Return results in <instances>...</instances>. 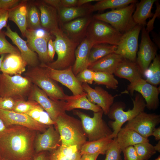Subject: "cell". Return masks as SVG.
Returning <instances> with one entry per match:
<instances>
[{
  "label": "cell",
  "mask_w": 160,
  "mask_h": 160,
  "mask_svg": "<svg viewBox=\"0 0 160 160\" xmlns=\"http://www.w3.org/2000/svg\"><path fill=\"white\" fill-rule=\"evenodd\" d=\"M8 127L0 138V151L4 159L33 160L37 131L22 126Z\"/></svg>",
  "instance_id": "1"
},
{
  "label": "cell",
  "mask_w": 160,
  "mask_h": 160,
  "mask_svg": "<svg viewBox=\"0 0 160 160\" xmlns=\"http://www.w3.org/2000/svg\"><path fill=\"white\" fill-rule=\"evenodd\" d=\"M55 122L54 126L60 135L61 146L68 147L76 145L80 149L87 141V137L79 120L65 112L59 116Z\"/></svg>",
  "instance_id": "2"
},
{
  "label": "cell",
  "mask_w": 160,
  "mask_h": 160,
  "mask_svg": "<svg viewBox=\"0 0 160 160\" xmlns=\"http://www.w3.org/2000/svg\"><path fill=\"white\" fill-rule=\"evenodd\" d=\"M52 34L55 36L53 42L57 57L55 61L46 65L58 70L72 66L75 60V51L79 42L70 38L60 29Z\"/></svg>",
  "instance_id": "3"
},
{
  "label": "cell",
  "mask_w": 160,
  "mask_h": 160,
  "mask_svg": "<svg viewBox=\"0 0 160 160\" xmlns=\"http://www.w3.org/2000/svg\"><path fill=\"white\" fill-rule=\"evenodd\" d=\"M24 74L33 84L43 90L51 99L65 101L67 95L57 82L50 77L44 69L39 65L30 67Z\"/></svg>",
  "instance_id": "4"
},
{
  "label": "cell",
  "mask_w": 160,
  "mask_h": 160,
  "mask_svg": "<svg viewBox=\"0 0 160 160\" xmlns=\"http://www.w3.org/2000/svg\"><path fill=\"white\" fill-rule=\"evenodd\" d=\"M32 85L28 79L21 75L0 73V97H10L16 101L25 100Z\"/></svg>",
  "instance_id": "5"
},
{
  "label": "cell",
  "mask_w": 160,
  "mask_h": 160,
  "mask_svg": "<svg viewBox=\"0 0 160 160\" xmlns=\"http://www.w3.org/2000/svg\"><path fill=\"white\" fill-rule=\"evenodd\" d=\"M133 107L127 111L124 110L123 104L118 103L112 105L108 114L109 118L114 120L111 121L109 125L113 129L111 135L116 137L124 124L132 119L141 112L144 111L146 107L145 100L140 94L136 95L134 99H132Z\"/></svg>",
  "instance_id": "6"
},
{
  "label": "cell",
  "mask_w": 160,
  "mask_h": 160,
  "mask_svg": "<svg viewBox=\"0 0 160 160\" xmlns=\"http://www.w3.org/2000/svg\"><path fill=\"white\" fill-rule=\"evenodd\" d=\"M136 3H132L123 7L95 15L93 18L108 24L123 34L136 25L132 18Z\"/></svg>",
  "instance_id": "7"
},
{
  "label": "cell",
  "mask_w": 160,
  "mask_h": 160,
  "mask_svg": "<svg viewBox=\"0 0 160 160\" xmlns=\"http://www.w3.org/2000/svg\"><path fill=\"white\" fill-rule=\"evenodd\" d=\"M123 34L108 24L93 18L87 29L85 38L93 45L105 44L117 46Z\"/></svg>",
  "instance_id": "8"
},
{
  "label": "cell",
  "mask_w": 160,
  "mask_h": 160,
  "mask_svg": "<svg viewBox=\"0 0 160 160\" xmlns=\"http://www.w3.org/2000/svg\"><path fill=\"white\" fill-rule=\"evenodd\" d=\"M74 114L81 119L82 125L88 141L100 139L111 135L113 133L110 128L103 119V110L94 112L91 117L77 110L73 111Z\"/></svg>",
  "instance_id": "9"
},
{
  "label": "cell",
  "mask_w": 160,
  "mask_h": 160,
  "mask_svg": "<svg viewBox=\"0 0 160 160\" xmlns=\"http://www.w3.org/2000/svg\"><path fill=\"white\" fill-rule=\"evenodd\" d=\"M51 37L50 33L42 28L35 30L27 29L25 35L29 47L37 53L41 63L46 64L52 61L47 50L48 43Z\"/></svg>",
  "instance_id": "10"
},
{
  "label": "cell",
  "mask_w": 160,
  "mask_h": 160,
  "mask_svg": "<svg viewBox=\"0 0 160 160\" xmlns=\"http://www.w3.org/2000/svg\"><path fill=\"white\" fill-rule=\"evenodd\" d=\"M27 99L36 102L55 122L59 116L65 112V101L53 100L43 90L35 84H33Z\"/></svg>",
  "instance_id": "11"
},
{
  "label": "cell",
  "mask_w": 160,
  "mask_h": 160,
  "mask_svg": "<svg viewBox=\"0 0 160 160\" xmlns=\"http://www.w3.org/2000/svg\"><path fill=\"white\" fill-rule=\"evenodd\" d=\"M127 90L131 95H133L135 91L140 93L145 100L146 107L148 109L154 110L159 107L160 87H157L140 78L130 83L128 85Z\"/></svg>",
  "instance_id": "12"
},
{
  "label": "cell",
  "mask_w": 160,
  "mask_h": 160,
  "mask_svg": "<svg viewBox=\"0 0 160 160\" xmlns=\"http://www.w3.org/2000/svg\"><path fill=\"white\" fill-rule=\"evenodd\" d=\"M39 65L44 69L51 79L68 88L73 95H77L84 92L82 84L78 80L73 71L72 66L64 69L58 70L51 68L43 63H41Z\"/></svg>",
  "instance_id": "13"
},
{
  "label": "cell",
  "mask_w": 160,
  "mask_h": 160,
  "mask_svg": "<svg viewBox=\"0 0 160 160\" xmlns=\"http://www.w3.org/2000/svg\"><path fill=\"white\" fill-rule=\"evenodd\" d=\"M142 26L136 25L123 34L114 53L123 58L135 62L138 48V40Z\"/></svg>",
  "instance_id": "14"
},
{
  "label": "cell",
  "mask_w": 160,
  "mask_h": 160,
  "mask_svg": "<svg viewBox=\"0 0 160 160\" xmlns=\"http://www.w3.org/2000/svg\"><path fill=\"white\" fill-rule=\"evenodd\" d=\"M160 122V116L154 113L141 112L127 121L124 127L132 130L146 138L151 136L154 129Z\"/></svg>",
  "instance_id": "15"
},
{
  "label": "cell",
  "mask_w": 160,
  "mask_h": 160,
  "mask_svg": "<svg viewBox=\"0 0 160 160\" xmlns=\"http://www.w3.org/2000/svg\"><path fill=\"white\" fill-rule=\"evenodd\" d=\"M141 40L136 62L142 76L157 55V48L151 39L145 26L141 30Z\"/></svg>",
  "instance_id": "16"
},
{
  "label": "cell",
  "mask_w": 160,
  "mask_h": 160,
  "mask_svg": "<svg viewBox=\"0 0 160 160\" xmlns=\"http://www.w3.org/2000/svg\"><path fill=\"white\" fill-rule=\"evenodd\" d=\"M0 118L7 127L13 125H19L43 132L49 126L37 122L26 114L18 113L12 111L0 109Z\"/></svg>",
  "instance_id": "17"
},
{
  "label": "cell",
  "mask_w": 160,
  "mask_h": 160,
  "mask_svg": "<svg viewBox=\"0 0 160 160\" xmlns=\"http://www.w3.org/2000/svg\"><path fill=\"white\" fill-rule=\"evenodd\" d=\"M82 87L87 94L89 101L97 104L101 108L104 114L108 115L113 103L114 98L118 95L113 96L101 87L97 86L94 89L86 83H82Z\"/></svg>",
  "instance_id": "18"
},
{
  "label": "cell",
  "mask_w": 160,
  "mask_h": 160,
  "mask_svg": "<svg viewBox=\"0 0 160 160\" xmlns=\"http://www.w3.org/2000/svg\"><path fill=\"white\" fill-rule=\"evenodd\" d=\"M53 126H49L44 132L36 135L34 143L36 153L43 151L50 153L61 145L60 135Z\"/></svg>",
  "instance_id": "19"
},
{
  "label": "cell",
  "mask_w": 160,
  "mask_h": 160,
  "mask_svg": "<svg viewBox=\"0 0 160 160\" xmlns=\"http://www.w3.org/2000/svg\"><path fill=\"white\" fill-rule=\"evenodd\" d=\"M6 28V31L4 32L5 34L17 47L21 56L27 65L30 67L39 65V59L38 55L30 48L27 41L23 39L16 32L13 31L9 25Z\"/></svg>",
  "instance_id": "20"
},
{
  "label": "cell",
  "mask_w": 160,
  "mask_h": 160,
  "mask_svg": "<svg viewBox=\"0 0 160 160\" xmlns=\"http://www.w3.org/2000/svg\"><path fill=\"white\" fill-rule=\"evenodd\" d=\"M93 19L90 15L79 17L63 25L65 33L70 38L79 42L85 36L87 28Z\"/></svg>",
  "instance_id": "21"
},
{
  "label": "cell",
  "mask_w": 160,
  "mask_h": 160,
  "mask_svg": "<svg viewBox=\"0 0 160 160\" xmlns=\"http://www.w3.org/2000/svg\"><path fill=\"white\" fill-rule=\"evenodd\" d=\"M37 6L41 28L52 34L59 31L60 29L57 9L44 2L39 3Z\"/></svg>",
  "instance_id": "22"
},
{
  "label": "cell",
  "mask_w": 160,
  "mask_h": 160,
  "mask_svg": "<svg viewBox=\"0 0 160 160\" xmlns=\"http://www.w3.org/2000/svg\"><path fill=\"white\" fill-rule=\"evenodd\" d=\"M27 65L20 54H8L4 56L0 71L10 76L21 75L25 71Z\"/></svg>",
  "instance_id": "23"
},
{
  "label": "cell",
  "mask_w": 160,
  "mask_h": 160,
  "mask_svg": "<svg viewBox=\"0 0 160 160\" xmlns=\"http://www.w3.org/2000/svg\"><path fill=\"white\" fill-rule=\"evenodd\" d=\"M93 46L85 38L76 48L75 60L72 66L73 71L76 76L84 69L88 68L89 56Z\"/></svg>",
  "instance_id": "24"
},
{
  "label": "cell",
  "mask_w": 160,
  "mask_h": 160,
  "mask_svg": "<svg viewBox=\"0 0 160 160\" xmlns=\"http://www.w3.org/2000/svg\"><path fill=\"white\" fill-rule=\"evenodd\" d=\"M114 53L109 54L89 65L88 68L94 72L113 74L119 64L123 59Z\"/></svg>",
  "instance_id": "25"
},
{
  "label": "cell",
  "mask_w": 160,
  "mask_h": 160,
  "mask_svg": "<svg viewBox=\"0 0 160 160\" xmlns=\"http://www.w3.org/2000/svg\"><path fill=\"white\" fill-rule=\"evenodd\" d=\"M65 105V111H71L75 109L80 108L97 112L102 110L98 105L93 103L88 99L87 94L83 93L76 95L67 96Z\"/></svg>",
  "instance_id": "26"
},
{
  "label": "cell",
  "mask_w": 160,
  "mask_h": 160,
  "mask_svg": "<svg viewBox=\"0 0 160 160\" xmlns=\"http://www.w3.org/2000/svg\"><path fill=\"white\" fill-rule=\"evenodd\" d=\"M114 74L119 78L127 79L130 83L142 76L136 62L124 58L119 64Z\"/></svg>",
  "instance_id": "27"
},
{
  "label": "cell",
  "mask_w": 160,
  "mask_h": 160,
  "mask_svg": "<svg viewBox=\"0 0 160 160\" xmlns=\"http://www.w3.org/2000/svg\"><path fill=\"white\" fill-rule=\"evenodd\" d=\"M115 138L122 151L129 146L149 142L148 138H144L135 131L124 127L121 129Z\"/></svg>",
  "instance_id": "28"
},
{
  "label": "cell",
  "mask_w": 160,
  "mask_h": 160,
  "mask_svg": "<svg viewBox=\"0 0 160 160\" xmlns=\"http://www.w3.org/2000/svg\"><path fill=\"white\" fill-rule=\"evenodd\" d=\"M27 6L25 1L8 10V19L15 23L23 37H25L27 30Z\"/></svg>",
  "instance_id": "29"
},
{
  "label": "cell",
  "mask_w": 160,
  "mask_h": 160,
  "mask_svg": "<svg viewBox=\"0 0 160 160\" xmlns=\"http://www.w3.org/2000/svg\"><path fill=\"white\" fill-rule=\"evenodd\" d=\"M91 6L88 3L80 6L60 8L57 9L58 17L62 23H64L90 15L92 13Z\"/></svg>",
  "instance_id": "30"
},
{
  "label": "cell",
  "mask_w": 160,
  "mask_h": 160,
  "mask_svg": "<svg viewBox=\"0 0 160 160\" xmlns=\"http://www.w3.org/2000/svg\"><path fill=\"white\" fill-rule=\"evenodd\" d=\"M113 138L111 135L97 140L87 141L81 147V154H94L104 155Z\"/></svg>",
  "instance_id": "31"
},
{
  "label": "cell",
  "mask_w": 160,
  "mask_h": 160,
  "mask_svg": "<svg viewBox=\"0 0 160 160\" xmlns=\"http://www.w3.org/2000/svg\"><path fill=\"white\" fill-rule=\"evenodd\" d=\"M156 0H141L136 3L135 11L133 14V20L136 25L145 26L146 24V20L152 17L153 13L151 9Z\"/></svg>",
  "instance_id": "32"
},
{
  "label": "cell",
  "mask_w": 160,
  "mask_h": 160,
  "mask_svg": "<svg viewBox=\"0 0 160 160\" xmlns=\"http://www.w3.org/2000/svg\"><path fill=\"white\" fill-rule=\"evenodd\" d=\"M80 149L77 145L68 147L61 145L49 153V160H81Z\"/></svg>",
  "instance_id": "33"
},
{
  "label": "cell",
  "mask_w": 160,
  "mask_h": 160,
  "mask_svg": "<svg viewBox=\"0 0 160 160\" xmlns=\"http://www.w3.org/2000/svg\"><path fill=\"white\" fill-rule=\"evenodd\" d=\"M117 46L105 44L93 45L90 50L88 60V67L90 64L103 57L115 52Z\"/></svg>",
  "instance_id": "34"
},
{
  "label": "cell",
  "mask_w": 160,
  "mask_h": 160,
  "mask_svg": "<svg viewBox=\"0 0 160 160\" xmlns=\"http://www.w3.org/2000/svg\"><path fill=\"white\" fill-rule=\"evenodd\" d=\"M144 72L143 76L148 83L157 86L160 83V57L157 55Z\"/></svg>",
  "instance_id": "35"
},
{
  "label": "cell",
  "mask_w": 160,
  "mask_h": 160,
  "mask_svg": "<svg viewBox=\"0 0 160 160\" xmlns=\"http://www.w3.org/2000/svg\"><path fill=\"white\" fill-rule=\"evenodd\" d=\"M136 0H99L91 6V11L93 12L101 11L108 9H119L126 6L134 3H137Z\"/></svg>",
  "instance_id": "36"
},
{
  "label": "cell",
  "mask_w": 160,
  "mask_h": 160,
  "mask_svg": "<svg viewBox=\"0 0 160 160\" xmlns=\"http://www.w3.org/2000/svg\"><path fill=\"white\" fill-rule=\"evenodd\" d=\"M37 122L49 126L55 125L48 113L39 104L36 105L26 113Z\"/></svg>",
  "instance_id": "37"
},
{
  "label": "cell",
  "mask_w": 160,
  "mask_h": 160,
  "mask_svg": "<svg viewBox=\"0 0 160 160\" xmlns=\"http://www.w3.org/2000/svg\"><path fill=\"white\" fill-rule=\"evenodd\" d=\"M93 81L95 84L105 85L108 88L116 89L118 87V81L112 74L95 72Z\"/></svg>",
  "instance_id": "38"
},
{
  "label": "cell",
  "mask_w": 160,
  "mask_h": 160,
  "mask_svg": "<svg viewBox=\"0 0 160 160\" xmlns=\"http://www.w3.org/2000/svg\"><path fill=\"white\" fill-rule=\"evenodd\" d=\"M27 29L35 30L41 28L40 12L37 6L32 4L27 7Z\"/></svg>",
  "instance_id": "39"
},
{
  "label": "cell",
  "mask_w": 160,
  "mask_h": 160,
  "mask_svg": "<svg viewBox=\"0 0 160 160\" xmlns=\"http://www.w3.org/2000/svg\"><path fill=\"white\" fill-rule=\"evenodd\" d=\"M133 146L140 160H148L156 152L154 146L149 142L140 143Z\"/></svg>",
  "instance_id": "40"
},
{
  "label": "cell",
  "mask_w": 160,
  "mask_h": 160,
  "mask_svg": "<svg viewBox=\"0 0 160 160\" xmlns=\"http://www.w3.org/2000/svg\"><path fill=\"white\" fill-rule=\"evenodd\" d=\"M121 152L116 138H114L106 151L104 160H122L121 155Z\"/></svg>",
  "instance_id": "41"
},
{
  "label": "cell",
  "mask_w": 160,
  "mask_h": 160,
  "mask_svg": "<svg viewBox=\"0 0 160 160\" xmlns=\"http://www.w3.org/2000/svg\"><path fill=\"white\" fill-rule=\"evenodd\" d=\"M4 32L0 31V55L5 54H20L19 50L6 39Z\"/></svg>",
  "instance_id": "42"
},
{
  "label": "cell",
  "mask_w": 160,
  "mask_h": 160,
  "mask_svg": "<svg viewBox=\"0 0 160 160\" xmlns=\"http://www.w3.org/2000/svg\"><path fill=\"white\" fill-rule=\"evenodd\" d=\"M38 104L31 100H20L16 101L13 111L17 113L26 114Z\"/></svg>",
  "instance_id": "43"
},
{
  "label": "cell",
  "mask_w": 160,
  "mask_h": 160,
  "mask_svg": "<svg viewBox=\"0 0 160 160\" xmlns=\"http://www.w3.org/2000/svg\"><path fill=\"white\" fill-rule=\"evenodd\" d=\"M95 72L88 68H85L76 76L78 80L81 84H92L94 81Z\"/></svg>",
  "instance_id": "44"
},
{
  "label": "cell",
  "mask_w": 160,
  "mask_h": 160,
  "mask_svg": "<svg viewBox=\"0 0 160 160\" xmlns=\"http://www.w3.org/2000/svg\"><path fill=\"white\" fill-rule=\"evenodd\" d=\"M16 102V100L11 98L0 97V109L13 111Z\"/></svg>",
  "instance_id": "45"
},
{
  "label": "cell",
  "mask_w": 160,
  "mask_h": 160,
  "mask_svg": "<svg viewBox=\"0 0 160 160\" xmlns=\"http://www.w3.org/2000/svg\"><path fill=\"white\" fill-rule=\"evenodd\" d=\"M123 152L124 160H140L133 146H130L124 149Z\"/></svg>",
  "instance_id": "46"
},
{
  "label": "cell",
  "mask_w": 160,
  "mask_h": 160,
  "mask_svg": "<svg viewBox=\"0 0 160 160\" xmlns=\"http://www.w3.org/2000/svg\"><path fill=\"white\" fill-rule=\"evenodd\" d=\"M19 0H0V9L9 10L18 5Z\"/></svg>",
  "instance_id": "47"
},
{
  "label": "cell",
  "mask_w": 160,
  "mask_h": 160,
  "mask_svg": "<svg viewBox=\"0 0 160 160\" xmlns=\"http://www.w3.org/2000/svg\"><path fill=\"white\" fill-rule=\"evenodd\" d=\"M156 10L155 14L152 16V18L146 24V27L145 29L149 33L154 28V23L156 17L160 16V6L158 1L156 3Z\"/></svg>",
  "instance_id": "48"
},
{
  "label": "cell",
  "mask_w": 160,
  "mask_h": 160,
  "mask_svg": "<svg viewBox=\"0 0 160 160\" xmlns=\"http://www.w3.org/2000/svg\"><path fill=\"white\" fill-rule=\"evenodd\" d=\"M8 19V10H3L0 13V31L3 28L7 27Z\"/></svg>",
  "instance_id": "49"
},
{
  "label": "cell",
  "mask_w": 160,
  "mask_h": 160,
  "mask_svg": "<svg viewBox=\"0 0 160 160\" xmlns=\"http://www.w3.org/2000/svg\"><path fill=\"white\" fill-rule=\"evenodd\" d=\"M47 50L48 55L50 59L52 61L55 52V49L53 41L50 39L48 43Z\"/></svg>",
  "instance_id": "50"
},
{
  "label": "cell",
  "mask_w": 160,
  "mask_h": 160,
  "mask_svg": "<svg viewBox=\"0 0 160 160\" xmlns=\"http://www.w3.org/2000/svg\"><path fill=\"white\" fill-rule=\"evenodd\" d=\"M78 0H61V8H68L77 6Z\"/></svg>",
  "instance_id": "51"
},
{
  "label": "cell",
  "mask_w": 160,
  "mask_h": 160,
  "mask_svg": "<svg viewBox=\"0 0 160 160\" xmlns=\"http://www.w3.org/2000/svg\"><path fill=\"white\" fill-rule=\"evenodd\" d=\"M49 153L43 151L36 153L33 160H49Z\"/></svg>",
  "instance_id": "52"
},
{
  "label": "cell",
  "mask_w": 160,
  "mask_h": 160,
  "mask_svg": "<svg viewBox=\"0 0 160 160\" xmlns=\"http://www.w3.org/2000/svg\"><path fill=\"white\" fill-rule=\"evenodd\" d=\"M44 2L48 5L58 9L61 7V0H44Z\"/></svg>",
  "instance_id": "53"
},
{
  "label": "cell",
  "mask_w": 160,
  "mask_h": 160,
  "mask_svg": "<svg viewBox=\"0 0 160 160\" xmlns=\"http://www.w3.org/2000/svg\"><path fill=\"white\" fill-rule=\"evenodd\" d=\"M99 154H83L81 156V160H96Z\"/></svg>",
  "instance_id": "54"
},
{
  "label": "cell",
  "mask_w": 160,
  "mask_h": 160,
  "mask_svg": "<svg viewBox=\"0 0 160 160\" xmlns=\"http://www.w3.org/2000/svg\"><path fill=\"white\" fill-rule=\"evenodd\" d=\"M8 127H7L3 121L0 118V138L7 131Z\"/></svg>",
  "instance_id": "55"
},
{
  "label": "cell",
  "mask_w": 160,
  "mask_h": 160,
  "mask_svg": "<svg viewBox=\"0 0 160 160\" xmlns=\"http://www.w3.org/2000/svg\"><path fill=\"white\" fill-rule=\"evenodd\" d=\"M151 136H153L155 137V139L156 140H160V127L155 128L153 130Z\"/></svg>",
  "instance_id": "56"
},
{
  "label": "cell",
  "mask_w": 160,
  "mask_h": 160,
  "mask_svg": "<svg viewBox=\"0 0 160 160\" xmlns=\"http://www.w3.org/2000/svg\"><path fill=\"white\" fill-rule=\"evenodd\" d=\"M98 0H78L77 6H80L93 1H98Z\"/></svg>",
  "instance_id": "57"
},
{
  "label": "cell",
  "mask_w": 160,
  "mask_h": 160,
  "mask_svg": "<svg viewBox=\"0 0 160 160\" xmlns=\"http://www.w3.org/2000/svg\"><path fill=\"white\" fill-rule=\"evenodd\" d=\"M155 150L157 151L160 152V141L159 140L155 146H154Z\"/></svg>",
  "instance_id": "58"
},
{
  "label": "cell",
  "mask_w": 160,
  "mask_h": 160,
  "mask_svg": "<svg viewBox=\"0 0 160 160\" xmlns=\"http://www.w3.org/2000/svg\"><path fill=\"white\" fill-rule=\"evenodd\" d=\"M4 55L3 54L1 55V56L0 57V71L1 70V64L3 60V59L4 57Z\"/></svg>",
  "instance_id": "59"
},
{
  "label": "cell",
  "mask_w": 160,
  "mask_h": 160,
  "mask_svg": "<svg viewBox=\"0 0 160 160\" xmlns=\"http://www.w3.org/2000/svg\"><path fill=\"white\" fill-rule=\"evenodd\" d=\"M3 159L0 151V160H3Z\"/></svg>",
  "instance_id": "60"
},
{
  "label": "cell",
  "mask_w": 160,
  "mask_h": 160,
  "mask_svg": "<svg viewBox=\"0 0 160 160\" xmlns=\"http://www.w3.org/2000/svg\"><path fill=\"white\" fill-rule=\"evenodd\" d=\"M154 160H160V156L159 155L158 157Z\"/></svg>",
  "instance_id": "61"
},
{
  "label": "cell",
  "mask_w": 160,
  "mask_h": 160,
  "mask_svg": "<svg viewBox=\"0 0 160 160\" xmlns=\"http://www.w3.org/2000/svg\"><path fill=\"white\" fill-rule=\"evenodd\" d=\"M3 10L0 9V13Z\"/></svg>",
  "instance_id": "62"
},
{
  "label": "cell",
  "mask_w": 160,
  "mask_h": 160,
  "mask_svg": "<svg viewBox=\"0 0 160 160\" xmlns=\"http://www.w3.org/2000/svg\"><path fill=\"white\" fill-rule=\"evenodd\" d=\"M3 160H9L6 159H3Z\"/></svg>",
  "instance_id": "63"
}]
</instances>
